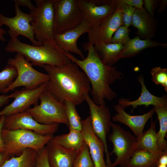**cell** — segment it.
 Masks as SVG:
<instances>
[{
  "instance_id": "11",
  "label": "cell",
  "mask_w": 167,
  "mask_h": 167,
  "mask_svg": "<svg viewBox=\"0 0 167 167\" xmlns=\"http://www.w3.org/2000/svg\"><path fill=\"white\" fill-rule=\"evenodd\" d=\"M15 16L8 17L0 13V28L5 25L9 28L8 32L11 38L18 37L19 35L29 39L33 46H39L43 44L37 41L35 39L33 29L31 25L33 18L30 13L23 12L19 6L14 3Z\"/></svg>"
},
{
  "instance_id": "4",
  "label": "cell",
  "mask_w": 167,
  "mask_h": 167,
  "mask_svg": "<svg viewBox=\"0 0 167 167\" xmlns=\"http://www.w3.org/2000/svg\"><path fill=\"white\" fill-rule=\"evenodd\" d=\"M1 136L6 152L11 157L20 155L23 150L31 148L36 152L45 147L53 135H42L29 130H9L2 128Z\"/></svg>"
},
{
  "instance_id": "46",
  "label": "cell",
  "mask_w": 167,
  "mask_h": 167,
  "mask_svg": "<svg viewBox=\"0 0 167 167\" xmlns=\"http://www.w3.org/2000/svg\"><path fill=\"white\" fill-rule=\"evenodd\" d=\"M1 117H0V120H1Z\"/></svg>"
},
{
  "instance_id": "5",
  "label": "cell",
  "mask_w": 167,
  "mask_h": 167,
  "mask_svg": "<svg viewBox=\"0 0 167 167\" xmlns=\"http://www.w3.org/2000/svg\"><path fill=\"white\" fill-rule=\"evenodd\" d=\"M39 104L34 105L26 111L37 122L41 124L69 123L64 104L57 100L46 90L39 97Z\"/></svg>"
},
{
  "instance_id": "12",
  "label": "cell",
  "mask_w": 167,
  "mask_h": 167,
  "mask_svg": "<svg viewBox=\"0 0 167 167\" xmlns=\"http://www.w3.org/2000/svg\"><path fill=\"white\" fill-rule=\"evenodd\" d=\"M59 124L45 125L36 121L27 111L5 116L3 128L9 130L25 129L42 135H53Z\"/></svg>"
},
{
  "instance_id": "47",
  "label": "cell",
  "mask_w": 167,
  "mask_h": 167,
  "mask_svg": "<svg viewBox=\"0 0 167 167\" xmlns=\"http://www.w3.org/2000/svg\"></svg>"
},
{
  "instance_id": "2",
  "label": "cell",
  "mask_w": 167,
  "mask_h": 167,
  "mask_svg": "<svg viewBox=\"0 0 167 167\" xmlns=\"http://www.w3.org/2000/svg\"><path fill=\"white\" fill-rule=\"evenodd\" d=\"M49 76L46 90L59 101L71 102L76 106L82 103L91 90L90 82L85 73L72 61L58 66H41Z\"/></svg>"
},
{
  "instance_id": "21",
  "label": "cell",
  "mask_w": 167,
  "mask_h": 167,
  "mask_svg": "<svg viewBox=\"0 0 167 167\" xmlns=\"http://www.w3.org/2000/svg\"><path fill=\"white\" fill-rule=\"evenodd\" d=\"M131 25L137 28L136 33L140 38L151 39L155 36L156 26V21L144 8H136Z\"/></svg>"
},
{
  "instance_id": "14",
  "label": "cell",
  "mask_w": 167,
  "mask_h": 167,
  "mask_svg": "<svg viewBox=\"0 0 167 167\" xmlns=\"http://www.w3.org/2000/svg\"><path fill=\"white\" fill-rule=\"evenodd\" d=\"M124 25L122 11L118 4L116 11L103 20L88 33L89 41L93 45L110 43L111 38L117 29Z\"/></svg>"
},
{
  "instance_id": "41",
  "label": "cell",
  "mask_w": 167,
  "mask_h": 167,
  "mask_svg": "<svg viewBox=\"0 0 167 167\" xmlns=\"http://www.w3.org/2000/svg\"><path fill=\"white\" fill-rule=\"evenodd\" d=\"M167 165V152L162 155L158 160L157 164Z\"/></svg>"
},
{
  "instance_id": "18",
  "label": "cell",
  "mask_w": 167,
  "mask_h": 167,
  "mask_svg": "<svg viewBox=\"0 0 167 167\" xmlns=\"http://www.w3.org/2000/svg\"><path fill=\"white\" fill-rule=\"evenodd\" d=\"M114 108L117 113L112 117V120L114 122H119L128 126L138 139L141 136L146 124L152 118L155 112L153 107L144 114L132 116L126 112L124 108L119 104L114 105Z\"/></svg>"
},
{
  "instance_id": "33",
  "label": "cell",
  "mask_w": 167,
  "mask_h": 167,
  "mask_svg": "<svg viewBox=\"0 0 167 167\" xmlns=\"http://www.w3.org/2000/svg\"><path fill=\"white\" fill-rule=\"evenodd\" d=\"M128 27L124 25L119 27L113 36L110 43L125 45L130 39L129 37Z\"/></svg>"
},
{
  "instance_id": "32",
  "label": "cell",
  "mask_w": 167,
  "mask_h": 167,
  "mask_svg": "<svg viewBox=\"0 0 167 167\" xmlns=\"http://www.w3.org/2000/svg\"><path fill=\"white\" fill-rule=\"evenodd\" d=\"M151 79L155 84L161 85L167 92V69L160 66L152 68L151 70Z\"/></svg>"
},
{
  "instance_id": "7",
  "label": "cell",
  "mask_w": 167,
  "mask_h": 167,
  "mask_svg": "<svg viewBox=\"0 0 167 167\" xmlns=\"http://www.w3.org/2000/svg\"><path fill=\"white\" fill-rule=\"evenodd\" d=\"M112 132L108 136L109 140L112 143L111 154H114L116 158L111 167L119 165L126 167L135 151L137 149L138 139L130 132L123 129L119 125L111 122Z\"/></svg>"
},
{
  "instance_id": "30",
  "label": "cell",
  "mask_w": 167,
  "mask_h": 167,
  "mask_svg": "<svg viewBox=\"0 0 167 167\" xmlns=\"http://www.w3.org/2000/svg\"><path fill=\"white\" fill-rule=\"evenodd\" d=\"M17 75L15 67L7 65L0 72V92H3L13 82Z\"/></svg>"
},
{
  "instance_id": "35",
  "label": "cell",
  "mask_w": 167,
  "mask_h": 167,
  "mask_svg": "<svg viewBox=\"0 0 167 167\" xmlns=\"http://www.w3.org/2000/svg\"><path fill=\"white\" fill-rule=\"evenodd\" d=\"M119 5H121L122 10L124 25L128 28L131 25L136 8L125 4Z\"/></svg>"
},
{
  "instance_id": "37",
  "label": "cell",
  "mask_w": 167,
  "mask_h": 167,
  "mask_svg": "<svg viewBox=\"0 0 167 167\" xmlns=\"http://www.w3.org/2000/svg\"><path fill=\"white\" fill-rule=\"evenodd\" d=\"M158 2V1L154 0H144L143 1L146 10L152 17H153L154 11Z\"/></svg>"
},
{
  "instance_id": "15",
  "label": "cell",
  "mask_w": 167,
  "mask_h": 167,
  "mask_svg": "<svg viewBox=\"0 0 167 167\" xmlns=\"http://www.w3.org/2000/svg\"><path fill=\"white\" fill-rule=\"evenodd\" d=\"M46 82L35 89L24 88L11 94V98L14 100L0 111V117L7 116L26 111L31 105L37 104L40 95L46 90Z\"/></svg>"
},
{
  "instance_id": "43",
  "label": "cell",
  "mask_w": 167,
  "mask_h": 167,
  "mask_svg": "<svg viewBox=\"0 0 167 167\" xmlns=\"http://www.w3.org/2000/svg\"><path fill=\"white\" fill-rule=\"evenodd\" d=\"M7 33V31L4 29L0 28V41H5V38L4 37V35Z\"/></svg>"
},
{
  "instance_id": "23",
  "label": "cell",
  "mask_w": 167,
  "mask_h": 167,
  "mask_svg": "<svg viewBox=\"0 0 167 167\" xmlns=\"http://www.w3.org/2000/svg\"><path fill=\"white\" fill-rule=\"evenodd\" d=\"M164 153L157 154L148 150L137 149L132 156L126 167H156L158 159Z\"/></svg>"
},
{
  "instance_id": "1",
  "label": "cell",
  "mask_w": 167,
  "mask_h": 167,
  "mask_svg": "<svg viewBox=\"0 0 167 167\" xmlns=\"http://www.w3.org/2000/svg\"><path fill=\"white\" fill-rule=\"evenodd\" d=\"M83 46L88 51L87 56L84 59H78L70 52L66 53V55L88 77L91 86L90 92L93 101L98 105L105 104V100L111 101L117 96L116 92L110 85L117 80L122 79L123 74L116 66L105 64L89 41L84 43Z\"/></svg>"
},
{
  "instance_id": "27",
  "label": "cell",
  "mask_w": 167,
  "mask_h": 167,
  "mask_svg": "<svg viewBox=\"0 0 167 167\" xmlns=\"http://www.w3.org/2000/svg\"><path fill=\"white\" fill-rule=\"evenodd\" d=\"M36 153L32 149H25L20 155L11 156L1 167H35Z\"/></svg>"
},
{
  "instance_id": "19",
  "label": "cell",
  "mask_w": 167,
  "mask_h": 167,
  "mask_svg": "<svg viewBox=\"0 0 167 167\" xmlns=\"http://www.w3.org/2000/svg\"><path fill=\"white\" fill-rule=\"evenodd\" d=\"M53 138L46 145L50 165L52 167H73L79 151L65 148L54 142Z\"/></svg>"
},
{
  "instance_id": "9",
  "label": "cell",
  "mask_w": 167,
  "mask_h": 167,
  "mask_svg": "<svg viewBox=\"0 0 167 167\" xmlns=\"http://www.w3.org/2000/svg\"><path fill=\"white\" fill-rule=\"evenodd\" d=\"M35 9L30 12L33 16L31 25L35 40L42 43L54 39V11L53 0H36Z\"/></svg>"
},
{
  "instance_id": "10",
  "label": "cell",
  "mask_w": 167,
  "mask_h": 167,
  "mask_svg": "<svg viewBox=\"0 0 167 167\" xmlns=\"http://www.w3.org/2000/svg\"><path fill=\"white\" fill-rule=\"evenodd\" d=\"M85 101L89 107V116L93 131L104 143L106 165L111 167L112 163L106 141V137L109 132L111 122L109 109L105 104L98 105L95 103L89 94L85 96Z\"/></svg>"
},
{
  "instance_id": "26",
  "label": "cell",
  "mask_w": 167,
  "mask_h": 167,
  "mask_svg": "<svg viewBox=\"0 0 167 167\" xmlns=\"http://www.w3.org/2000/svg\"><path fill=\"white\" fill-rule=\"evenodd\" d=\"M53 139L65 148L77 151L81 149L85 142L82 131L72 130L68 134L54 137Z\"/></svg>"
},
{
  "instance_id": "28",
  "label": "cell",
  "mask_w": 167,
  "mask_h": 167,
  "mask_svg": "<svg viewBox=\"0 0 167 167\" xmlns=\"http://www.w3.org/2000/svg\"><path fill=\"white\" fill-rule=\"evenodd\" d=\"M154 108L160 125L157 132V146L160 151L164 152L167 151V142L165 139L167 132V105Z\"/></svg>"
},
{
  "instance_id": "31",
  "label": "cell",
  "mask_w": 167,
  "mask_h": 167,
  "mask_svg": "<svg viewBox=\"0 0 167 167\" xmlns=\"http://www.w3.org/2000/svg\"><path fill=\"white\" fill-rule=\"evenodd\" d=\"M73 167H95L88 148L85 142L79 151Z\"/></svg>"
},
{
  "instance_id": "44",
  "label": "cell",
  "mask_w": 167,
  "mask_h": 167,
  "mask_svg": "<svg viewBox=\"0 0 167 167\" xmlns=\"http://www.w3.org/2000/svg\"><path fill=\"white\" fill-rule=\"evenodd\" d=\"M160 6L159 8V9L158 10V11L161 12L166 7V5L167 4V1L166 0H162L160 3Z\"/></svg>"
},
{
  "instance_id": "13",
  "label": "cell",
  "mask_w": 167,
  "mask_h": 167,
  "mask_svg": "<svg viewBox=\"0 0 167 167\" xmlns=\"http://www.w3.org/2000/svg\"><path fill=\"white\" fill-rule=\"evenodd\" d=\"M76 1L82 12L83 19L90 24L92 29L96 27L105 18L113 13L118 5L117 0Z\"/></svg>"
},
{
  "instance_id": "16",
  "label": "cell",
  "mask_w": 167,
  "mask_h": 167,
  "mask_svg": "<svg viewBox=\"0 0 167 167\" xmlns=\"http://www.w3.org/2000/svg\"><path fill=\"white\" fill-rule=\"evenodd\" d=\"M81 131L84 140L87 145L95 167H108L104 159L103 143L95 134L89 116L82 120Z\"/></svg>"
},
{
  "instance_id": "36",
  "label": "cell",
  "mask_w": 167,
  "mask_h": 167,
  "mask_svg": "<svg viewBox=\"0 0 167 167\" xmlns=\"http://www.w3.org/2000/svg\"><path fill=\"white\" fill-rule=\"evenodd\" d=\"M118 4H125L135 7L136 9H142L143 1L142 0H117Z\"/></svg>"
},
{
  "instance_id": "17",
  "label": "cell",
  "mask_w": 167,
  "mask_h": 167,
  "mask_svg": "<svg viewBox=\"0 0 167 167\" xmlns=\"http://www.w3.org/2000/svg\"><path fill=\"white\" fill-rule=\"evenodd\" d=\"M92 29L90 24L83 19L76 28L60 34H54V38L58 45L66 53L71 52L85 58L80 49L78 47L77 41L79 38L85 33H89Z\"/></svg>"
},
{
  "instance_id": "39",
  "label": "cell",
  "mask_w": 167,
  "mask_h": 167,
  "mask_svg": "<svg viewBox=\"0 0 167 167\" xmlns=\"http://www.w3.org/2000/svg\"><path fill=\"white\" fill-rule=\"evenodd\" d=\"M5 117V116H1L0 120V152L5 153L6 150L1 136V131L3 127V122Z\"/></svg>"
},
{
  "instance_id": "24",
  "label": "cell",
  "mask_w": 167,
  "mask_h": 167,
  "mask_svg": "<svg viewBox=\"0 0 167 167\" xmlns=\"http://www.w3.org/2000/svg\"><path fill=\"white\" fill-rule=\"evenodd\" d=\"M149 129L143 132L140 137L138 139L137 149H140L150 151L157 154H163L165 152L160 151L157 146V132L156 122L152 118Z\"/></svg>"
},
{
  "instance_id": "34",
  "label": "cell",
  "mask_w": 167,
  "mask_h": 167,
  "mask_svg": "<svg viewBox=\"0 0 167 167\" xmlns=\"http://www.w3.org/2000/svg\"><path fill=\"white\" fill-rule=\"evenodd\" d=\"M48 150L46 145L37 152L35 167H52L48 159Z\"/></svg>"
},
{
  "instance_id": "40",
  "label": "cell",
  "mask_w": 167,
  "mask_h": 167,
  "mask_svg": "<svg viewBox=\"0 0 167 167\" xmlns=\"http://www.w3.org/2000/svg\"><path fill=\"white\" fill-rule=\"evenodd\" d=\"M11 98V94L0 95V108L7 104Z\"/></svg>"
},
{
  "instance_id": "38",
  "label": "cell",
  "mask_w": 167,
  "mask_h": 167,
  "mask_svg": "<svg viewBox=\"0 0 167 167\" xmlns=\"http://www.w3.org/2000/svg\"><path fill=\"white\" fill-rule=\"evenodd\" d=\"M14 3L17 4L19 6H26L30 10V12L34 11L36 8L30 0H14Z\"/></svg>"
},
{
  "instance_id": "8",
  "label": "cell",
  "mask_w": 167,
  "mask_h": 167,
  "mask_svg": "<svg viewBox=\"0 0 167 167\" xmlns=\"http://www.w3.org/2000/svg\"><path fill=\"white\" fill-rule=\"evenodd\" d=\"M54 34H60L74 29L83 20L82 12L76 0H53Z\"/></svg>"
},
{
  "instance_id": "29",
  "label": "cell",
  "mask_w": 167,
  "mask_h": 167,
  "mask_svg": "<svg viewBox=\"0 0 167 167\" xmlns=\"http://www.w3.org/2000/svg\"><path fill=\"white\" fill-rule=\"evenodd\" d=\"M67 118L69 123V130L81 131L82 120L76 109V105L68 101L64 103Z\"/></svg>"
},
{
  "instance_id": "20",
  "label": "cell",
  "mask_w": 167,
  "mask_h": 167,
  "mask_svg": "<svg viewBox=\"0 0 167 167\" xmlns=\"http://www.w3.org/2000/svg\"><path fill=\"white\" fill-rule=\"evenodd\" d=\"M138 80L141 87V92L139 97L133 101H130L128 99L121 98L119 99L118 104L124 109L126 107L132 106V111L138 106L140 105H143L148 107L150 105L157 107L167 105L166 95L158 97L152 94L146 87L143 75L138 76Z\"/></svg>"
},
{
  "instance_id": "6",
  "label": "cell",
  "mask_w": 167,
  "mask_h": 167,
  "mask_svg": "<svg viewBox=\"0 0 167 167\" xmlns=\"http://www.w3.org/2000/svg\"><path fill=\"white\" fill-rule=\"evenodd\" d=\"M7 65H12L15 67L17 75L12 84L3 92V94L20 87H24V88L28 89H35L49 80V76L47 74L41 72L34 69L31 63L19 53H17L14 58H9Z\"/></svg>"
},
{
  "instance_id": "42",
  "label": "cell",
  "mask_w": 167,
  "mask_h": 167,
  "mask_svg": "<svg viewBox=\"0 0 167 167\" xmlns=\"http://www.w3.org/2000/svg\"><path fill=\"white\" fill-rule=\"evenodd\" d=\"M11 157L6 153L0 152V167H1L4 162Z\"/></svg>"
},
{
  "instance_id": "45",
  "label": "cell",
  "mask_w": 167,
  "mask_h": 167,
  "mask_svg": "<svg viewBox=\"0 0 167 167\" xmlns=\"http://www.w3.org/2000/svg\"><path fill=\"white\" fill-rule=\"evenodd\" d=\"M156 167H167V165L161 164H157Z\"/></svg>"
},
{
  "instance_id": "3",
  "label": "cell",
  "mask_w": 167,
  "mask_h": 167,
  "mask_svg": "<svg viewBox=\"0 0 167 167\" xmlns=\"http://www.w3.org/2000/svg\"><path fill=\"white\" fill-rule=\"evenodd\" d=\"M42 44L40 46H35L20 41L18 37H12L5 50L10 53H20L32 66L41 67L48 65L62 66L71 62L66 52L58 45L54 39Z\"/></svg>"
},
{
  "instance_id": "22",
  "label": "cell",
  "mask_w": 167,
  "mask_h": 167,
  "mask_svg": "<svg viewBox=\"0 0 167 167\" xmlns=\"http://www.w3.org/2000/svg\"><path fill=\"white\" fill-rule=\"evenodd\" d=\"M166 46V44L159 43L149 39L141 40L138 36L130 39L123 45L119 56L121 58L131 57L138 54L143 50L148 48Z\"/></svg>"
},
{
  "instance_id": "25",
  "label": "cell",
  "mask_w": 167,
  "mask_h": 167,
  "mask_svg": "<svg viewBox=\"0 0 167 167\" xmlns=\"http://www.w3.org/2000/svg\"><path fill=\"white\" fill-rule=\"evenodd\" d=\"M123 45L110 43L94 45L97 54L106 64L112 66L119 60V56Z\"/></svg>"
}]
</instances>
